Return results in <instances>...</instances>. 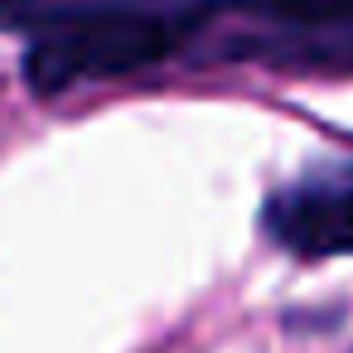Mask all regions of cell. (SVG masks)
<instances>
[{"instance_id":"1","label":"cell","mask_w":353,"mask_h":353,"mask_svg":"<svg viewBox=\"0 0 353 353\" xmlns=\"http://www.w3.org/2000/svg\"><path fill=\"white\" fill-rule=\"evenodd\" d=\"M213 0H83L59 30L25 39L20 78L30 97L54 102L73 88L141 78L184 63Z\"/></svg>"},{"instance_id":"2","label":"cell","mask_w":353,"mask_h":353,"mask_svg":"<svg viewBox=\"0 0 353 353\" xmlns=\"http://www.w3.org/2000/svg\"><path fill=\"white\" fill-rule=\"evenodd\" d=\"M184 63L353 73V0H213Z\"/></svg>"},{"instance_id":"3","label":"cell","mask_w":353,"mask_h":353,"mask_svg":"<svg viewBox=\"0 0 353 353\" xmlns=\"http://www.w3.org/2000/svg\"><path fill=\"white\" fill-rule=\"evenodd\" d=\"M256 228L295 261L353 256V170L310 165L305 174L266 194Z\"/></svg>"},{"instance_id":"4","label":"cell","mask_w":353,"mask_h":353,"mask_svg":"<svg viewBox=\"0 0 353 353\" xmlns=\"http://www.w3.org/2000/svg\"><path fill=\"white\" fill-rule=\"evenodd\" d=\"M78 10H83V0H0V34L34 39L44 30H59Z\"/></svg>"}]
</instances>
